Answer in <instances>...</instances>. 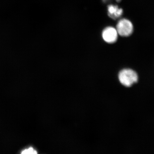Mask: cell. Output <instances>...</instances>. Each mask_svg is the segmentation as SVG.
<instances>
[{
    "label": "cell",
    "mask_w": 154,
    "mask_h": 154,
    "mask_svg": "<svg viewBox=\"0 0 154 154\" xmlns=\"http://www.w3.org/2000/svg\"><path fill=\"white\" fill-rule=\"evenodd\" d=\"M118 79L122 85L130 87L138 80L137 73L134 70L130 69H125L119 72Z\"/></svg>",
    "instance_id": "1"
},
{
    "label": "cell",
    "mask_w": 154,
    "mask_h": 154,
    "mask_svg": "<svg viewBox=\"0 0 154 154\" xmlns=\"http://www.w3.org/2000/svg\"><path fill=\"white\" fill-rule=\"evenodd\" d=\"M116 29L118 35L123 37H127L131 35L133 32V25L128 19H122L118 21Z\"/></svg>",
    "instance_id": "2"
},
{
    "label": "cell",
    "mask_w": 154,
    "mask_h": 154,
    "mask_svg": "<svg viewBox=\"0 0 154 154\" xmlns=\"http://www.w3.org/2000/svg\"><path fill=\"white\" fill-rule=\"evenodd\" d=\"M118 34L115 28L113 27H106L102 32V37L104 41L112 44L117 41Z\"/></svg>",
    "instance_id": "3"
},
{
    "label": "cell",
    "mask_w": 154,
    "mask_h": 154,
    "mask_svg": "<svg viewBox=\"0 0 154 154\" xmlns=\"http://www.w3.org/2000/svg\"><path fill=\"white\" fill-rule=\"evenodd\" d=\"M122 9L119 8L116 5H109L107 6V14L109 17L113 20L119 19L123 14Z\"/></svg>",
    "instance_id": "4"
},
{
    "label": "cell",
    "mask_w": 154,
    "mask_h": 154,
    "mask_svg": "<svg viewBox=\"0 0 154 154\" xmlns=\"http://www.w3.org/2000/svg\"><path fill=\"white\" fill-rule=\"evenodd\" d=\"M21 153L23 154H36L37 153V152L33 147H30L28 149H25L22 150Z\"/></svg>",
    "instance_id": "5"
},
{
    "label": "cell",
    "mask_w": 154,
    "mask_h": 154,
    "mask_svg": "<svg viewBox=\"0 0 154 154\" xmlns=\"http://www.w3.org/2000/svg\"><path fill=\"white\" fill-rule=\"evenodd\" d=\"M115 1H116V2H120L122 0H115ZM102 1H103V2L107 3L110 2V0H102Z\"/></svg>",
    "instance_id": "6"
}]
</instances>
